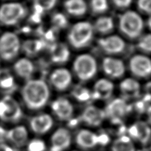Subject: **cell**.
Listing matches in <instances>:
<instances>
[{"instance_id":"obj_3","label":"cell","mask_w":151,"mask_h":151,"mask_svg":"<svg viewBox=\"0 0 151 151\" xmlns=\"http://www.w3.org/2000/svg\"><path fill=\"white\" fill-rule=\"evenodd\" d=\"M119 28L126 37L136 39L141 37L144 29V22L142 17L133 11H127L120 16Z\"/></svg>"},{"instance_id":"obj_26","label":"cell","mask_w":151,"mask_h":151,"mask_svg":"<svg viewBox=\"0 0 151 151\" xmlns=\"http://www.w3.org/2000/svg\"><path fill=\"white\" fill-rule=\"evenodd\" d=\"M111 151H135V147L130 137L123 135L113 142Z\"/></svg>"},{"instance_id":"obj_27","label":"cell","mask_w":151,"mask_h":151,"mask_svg":"<svg viewBox=\"0 0 151 151\" xmlns=\"http://www.w3.org/2000/svg\"><path fill=\"white\" fill-rule=\"evenodd\" d=\"M15 88V82L13 76L7 70H0V88L2 91H12Z\"/></svg>"},{"instance_id":"obj_19","label":"cell","mask_w":151,"mask_h":151,"mask_svg":"<svg viewBox=\"0 0 151 151\" xmlns=\"http://www.w3.org/2000/svg\"><path fill=\"white\" fill-rule=\"evenodd\" d=\"M114 85L111 81L102 78L97 81L91 91L93 99L106 100L112 96Z\"/></svg>"},{"instance_id":"obj_15","label":"cell","mask_w":151,"mask_h":151,"mask_svg":"<svg viewBox=\"0 0 151 151\" xmlns=\"http://www.w3.org/2000/svg\"><path fill=\"white\" fill-rule=\"evenodd\" d=\"M83 123L91 127H98L106 119L104 111L94 106H89L83 110L80 116Z\"/></svg>"},{"instance_id":"obj_4","label":"cell","mask_w":151,"mask_h":151,"mask_svg":"<svg viewBox=\"0 0 151 151\" xmlns=\"http://www.w3.org/2000/svg\"><path fill=\"white\" fill-rule=\"evenodd\" d=\"M73 70L78 79L82 82H87L96 76L98 64L93 56L90 54H83L75 59Z\"/></svg>"},{"instance_id":"obj_31","label":"cell","mask_w":151,"mask_h":151,"mask_svg":"<svg viewBox=\"0 0 151 151\" xmlns=\"http://www.w3.org/2000/svg\"><path fill=\"white\" fill-rule=\"evenodd\" d=\"M138 47L142 52L146 54H150L151 50V37L150 34L139 37Z\"/></svg>"},{"instance_id":"obj_8","label":"cell","mask_w":151,"mask_h":151,"mask_svg":"<svg viewBox=\"0 0 151 151\" xmlns=\"http://www.w3.org/2000/svg\"><path fill=\"white\" fill-rule=\"evenodd\" d=\"M104 111L106 118L109 119L113 123L118 124L130 111V106L124 98H115L107 104Z\"/></svg>"},{"instance_id":"obj_2","label":"cell","mask_w":151,"mask_h":151,"mask_svg":"<svg viewBox=\"0 0 151 151\" xmlns=\"http://www.w3.org/2000/svg\"><path fill=\"white\" fill-rule=\"evenodd\" d=\"M94 29L88 21H82L72 26L68 35V42L76 49L87 47L93 40Z\"/></svg>"},{"instance_id":"obj_5","label":"cell","mask_w":151,"mask_h":151,"mask_svg":"<svg viewBox=\"0 0 151 151\" xmlns=\"http://www.w3.org/2000/svg\"><path fill=\"white\" fill-rule=\"evenodd\" d=\"M27 11L23 4L18 2H9L0 6V24L13 26L25 17Z\"/></svg>"},{"instance_id":"obj_11","label":"cell","mask_w":151,"mask_h":151,"mask_svg":"<svg viewBox=\"0 0 151 151\" xmlns=\"http://www.w3.org/2000/svg\"><path fill=\"white\" fill-rule=\"evenodd\" d=\"M72 135L66 128H59L50 139V151H65L70 146Z\"/></svg>"},{"instance_id":"obj_22","label":"cell","mask_w":151,"mask_h":151,"mask_svg":"<svg viewBox=\"0 0 151 151\" xmlns=\"http://www.w3.org/2000/svg\"><path fill=\"white\" fill-rule=\"evenodd\" d=\"M50 60L54 63L62 64L66 63L70 57V51L64 43H56L52 45L50 50Z\"/></svg>"},{"instance_id":"obj_12","label":"cell","mask_w":151,"mask_h":151,"mask_svg":"<svg viewBox=\"0 0 151 151\" xmlns=\"http://www.w3.org/2000/svg\"><path fill=\"white\" fill-rule=\"evenodd\" d=\"M51 109L56 117L61 121L70 120L74 113V107L71 102L63 97L52 102Z\"/></svg>"},{"instance_id":"obj_13","label":"cell","mask_w":151,"mask_h":151,"mask_svg":"<svg viewBox=\"0 0 151 151\" xmlns=\"http://www.w3.org/2000/svg\"><path fill=\"white\" fill-rule=\"evenodd\" d=\"M102 69L107 76L115 79L122 77L125 72L123 62L113 56H107L103 59Z\"/></svg>"},{"instance_id":"obj_35","label":"cell","mask_w":151,"mask_h":151,"mask_svg":"<svg viewBox=\"0 0 151 151\" xmlns=\"http://www.w3.org/2000/svg\"><path fill=\"white\" fill-rule=\"evenodd\" d=\"M52 22L57 28H63L67 24V20L63 15L60 14V13H57L53 17Z\"/></svg>"},{"instance_id":"obj_32","label":"cell","mask_w":151,"mask_h":151,"mask_svg":"<svg viewBox=\"0 0 151 151\" xmlns=\"http://www.w3.org/2000/svg\"><path fill=\"white\" fill-rule=\"evenodd\" d=\"M43 45L40 40H29L25 43V49L30 54H35L42 49Z\"/></svg>"},{"instance_id":"obj_18","label":"cell","mask_w":151,"mask_h":151,"mask_svg":"<svg viewBox=\"0 0 151 151\" xmlns=\"http://www.w3.org/2000/svg\"><path fill=\"white\" fill-rule=\"evenodd\" d=\"M5 137L11 145L20 148L25 146L27 142L28 132L24 126H16L6 132Z\"/></svg>"},{"instance_id":"obj_37","label":"cell","mask_w":151,"mask_h":151,"mask_svg":"<svg viewBox=\"0 0 151 151\" xmlns=\"http://www.w3.org/2000/svg\"><path fill=\"white\" fill-rule=\"evenodd\" d=\"M0 151H15L14 149L9 145L2 143L0 144Z\"/></svg>"},{"instance_id":"obj_10","label":"cell","mask_w":151,"mask_h":151,"mask_svg":"<svg viewBox=\"0 0 151 151\" xmlns=\"http://www.w3.org/2000/svg\"><path fill=\"white\" fill-rule=\"evenodd\" d=\"M129 69L136 77L141 78L149 77L151 72L150 58L143 55L133 56L129 61Z\"/></svg>"},{"instance_id":"obj_29","label":"cell","mask_w":151,"mask_h":151,"mask_svg":"<svg viewBox=\"0 0 151 151\" xmlns=\"http://www.w3.org/2000/svg\"><path fill=\"white\" fill-rule=\"evenodd\" d=\"M57 0H33L34 8L38 14H42L52 9Z\"/></svg>"},{"instance_id":"obj_24","label":"cell","mask_w":151,"mask_h":151,"mask_svg":"<svg viewBox=\"0 0 151 151\" xmlns=\"http://www.w3.org/2000/svg\"><path fill=\"white\" fill-rule=\"evenodd\" d=\"M66 12L74 17H82L87 12L88 5L85 0H66L64 4Z\"/></svg>"},{"instance_id":"obj_33","label":"cell","mask_w":151,"mask_h":151,"mask_svg":"<svg viewBox=\"0 0 151 151\" xmlns=\"http://www.w3.org/2000/svg\"><path fill=\"white\" fill-rule=\"evenodd\" d=\"M45 143L41 139H33L27 145L28 151H45Z\"/></svg>"},{"instance_id":"obj_6","label":"cell","mask_w":151,"mask_h":151,"mask_svg":"<svg viewBox=\"0 0 151 151\" xmlns=\"http://www.w3.org/2000/svg\"><path fill=\"white\" fill-rule=\"evenodd\" d=\"M23 117V111L18 102L7 95L0 99V120L8 123H17Z\"/></svg>"},{"instance_id":"obj_20","label":"cell","mask_w":151,"mask_h":151,"mask_svg":"<svg viewBox=\"0 0 151 151\" xmlns=\"http://www.w3.org/2000/svg\"><path fill=\"white\" fill-rule=\"evenodd\" d=\"M76 142L78 146L82 149H92L99 144V136L92 131L87 129H82L78 131L76 134Z\"/></svg>"},{"instance_id":"obj_23","label":"cell","mask_w":151,"mask_h":151,"mask_svg":"<svg viewBox=\"0 0 151 151\" xmlns=\"http://www.w3.org/2000/svg\"><path fill=\"white\" fill-rule=\"evenodd\" d=\"M120 91L124 98H135L138 97L141 91V86L133 78H126L121 82Z\"/></svg>"},{"instance_id":"obj_16","label":"cell","mask_w":151,"mask_h":151,"mask_svg":"<svg viewBox=\"0 0 151 151\" xmlns=\"http://www.w3.org/2000/svg\"><path fill=\"white\" fill-rule=\"evenodd\" d=\"M53 119L47 113H40L31 119L30 129L37 134H44L50 131L53 126Z\"/></svg>"},{"instance_id":"obj_14","label":"cell","mask_w":151,"mask_h":151,"mask_svg":"<svg viewBox=\"0 0 151 151\" xmlns=\"http://www.w3.org/2000/svg\"><path fill=\"white\" fill-rule=\"evenodd\" d=\"M51 86L55 90L63 91L68 89L72 83V74L68 69L60 68L54 70L50 76Z\"/></svg>"},{"instance_id":"obj_36","label":"cell","mask_w":151,"mask_h":151,"mask_svg":"<svg viewBox=\"0 0 151 151\" xmlns=\"http://www.w3.org/2000/svg\"><path fill=\"white\" fill-rule=\"evenodd\" d=\"M116 7L119 9H125L130 6L133 0H112Z\"/></svg>"},{"instance_id":"obj_25","label":"cell","mask_w":151,"mask_h":151,"mask_svg":"<svg viewBox=\"0 0 151 151\" xmlns=\"http://www.w3.org/2000/svg\"><path fill=\"white\" fill-rule=\"evenodd\" d=\"M94 31L102 35L110 34L114 28V22L113 19L108 16H103L98 18L93 25Z\"/></svg>"},{"instance_id":"obj_1","label":"cell","mask_w":151,"mask_h":151,"mask_svg":"<svg viewBox=\"0 0 151 151\" xmlns=\"http://www.w3.org/2000/svg\"><path fill=\"white\" fill-rule=\"evenodd\" d=\"M21 96L28 109L39 110L45 107L49 100V88L42 80L31 79L23 86Z\"/></svg>"},{"instance_id":"obj_17","label":"cell","mask_w":151,"mask_h":151,"mask_svg":"<svg viewBox=\"0 0 151 151\" xmlns=\"http://www.w3.org/2000/svg\"><path fill=\"white\" fill-rule=\"evenodd\" d=\"M129 137L139 142L142 145H147L150 139V129L148 124L143 121L134 123L129 129Z\"/></svg>"},{"instance_id":"obj_9","label":"cell","mask_w":151,"mask_h":151,"mask_svg":"<svg viewBox=\"0 0 151 151\" xmlns=\"http://www.w3.org/2000/svg\"><path fill=\"white\" fill-rule=\"evenodd\" d=\"M99 48L109 56L122 53L125 49V42L122 38L117 35L106 36L98 42Z\"/></svg>"},{"instance_id":"obj_28","label":"cell","mask_w":151,"mask_h":151,"mask_svg":"<svg viewBox=\"0 0 151 151\" xmlns=\"http://www.w3.org/2000/svg\"><path fill=\"white\" fill-rule=\"evenodd\" d=\"M72 96L80 102H87L90 101L92 98L91 91L83 86H77L72 90Z\"/></svg>"},{"instance_id":"obj_7","label":"cell","mask_w":151,"mask_h":151,"mask_svg":"<svg viewBox=\"0 0 151 151\" xmlns=\"http://www.w3.org/2000/svg\"><path fill=\"white\" fill-rule=\"evenodd\" d=\"M21 49L18 36L12 32H5L0 36V58L5 61L15 59Z\"/></svg>"},{"instance_id":"obj_34","label":"cell","mask_w":151,"mask_h":151,"mask_svg":"<svg viewBox=\"0 0 151 151\" xmlns=\"http://www.w3.org/2000/svg\"><path fill=\"white\" fill-rule=\"evenodd\" d=\"M151 0H137V7L139 11L145 14H150Z\"/></svg>"},{"instance_id":"obj_21","label":"cell","mask_w":151,"mask_h":151,"mask_svg":"<svg viewBox=\"0 0 151 151\" xmlns=\"http://www.w3.org/2000/svg\"><path fill=\"white\" fill-rule=\"evenodd\" d=\"M13 70L19 77L29 80L35 72V66L29 59L22 58L15 62L13 65Z\"/></svg>"},{"instance_id":"obj_30","label":"cell","mask_w":151,"mask_h":151,"mask_svg":"<svg viewBox=\"0 0 151 151\" xmlns=\"http://www.w3.org/2000/svg\"><path fill=\"white\" fill-rule=\"evenodd\" d=\"M90 8L96 14H102L108 9V1L107 0H91Z\"/></svg>"}]
</instances>
